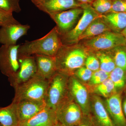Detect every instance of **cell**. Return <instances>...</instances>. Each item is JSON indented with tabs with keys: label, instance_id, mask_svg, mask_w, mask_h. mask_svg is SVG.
Instances as JSON below:
<instances>
[{
	"label": "cell",
	"instance_id": "cell-1",
	"mask_svg": "<svg viewBox=\"0 0 126 126\" xmlns=\"http://www.w3.org/2000/svg\"><path fill=\"white\" fill-rule=\"evenodd\" d=\"M88 51L83 46L77 44L63 45L55 56L57 71L70 76L75 70L82 67Z\"/></svg>",
	"mask_w": 126,
	"mask_h": 126
},
{
	"label": "cell",
	"instance_id": "cell-2",
	"mask_svg": "<svg viewBox=\"0 0 126 126\" xmlns=\"http://www.w3.org/2000/svg\"><path fill=\"white\" fill-rule=\"evenodd\" d=\"M62 45L60 35L55 26L42 38L32 41H26L20 45L18 55H43L55 57Z\"/></svg>",
	"mask_w": 126,
	"mask_h": 126
},
{
	"label": "cell",
	"instance_id": "cell-3",
	"mask_svg": "<svg viewBox=\"0 0 126 126\" xmlns=\"http://www.w3.org/2000/svg\"><path fill=\"white\" fill-rule=\"evenodd\" d=\"M48 83L49 79L35 75L15 89V93L12 102L24 99L45 101Z\"/></svg>",
	"mask_w": 126,
	"mask_h": 126
},
{
	"label": "cell",
	"instance_id": "cell-4",
	"mask_svg": "<svg viewBox=\"0 0 126 126\" xmlns=\"http://www.w3.org/2000/svg\"><path fill=\"white\" fill-rule=\"evenodd\" d=\"M69 76L56 71L49 79L46 96V107L56 110L68 96V83Z\"/></svg>",
	"mask_w": 126,
	"mask_h": 126
},
{
	"label": "cell",
	"instance_id": "cell-5",
	"mask_svg": "<svg viewBox=\"0 0 126 126\" xmlns=\"http://www.w3.org/2000/svg\"><path fill=\"white\" fill-rule=\"evenodd\" d=\"M81 7L83 12L79 22L70 31L60 36L63 45L78 44V39L81 34L93 21L101 15L94 10L91 4H82Z\"/></svg>",
	"mask_w": 126,
	"mask_h": 126
},
{
	"label": "cell",
	"instance_id": "cell-6",
	"mask_svg": "<svg viewBox=\"0 0 126 126\" xmlns=\"http://www.w3.org/2000/svg\"><path fill=\"white\" fill-rule=\"evenodd\" d=\"M126 44V39L121 33L109 31L84 41L82 46L88 51H103Z\"/></svg>",
	"mask_w": 126,
	"mask_h": 126
},
{
	"label": "cell",
	"instance_id": "cell-7",
	"mask_svg": "<svg viewBox=\"0 0 126 126\" xmlns=\"http://www.w3.org/2000/svg\"><path fill=\"white\" fill-rule=\"evenodd\" d=\"M58 122L64 126H75L83 119V113L78 104L68 96L56 111Z\"/></svg>",
	"mask_w": 126,
	"mask_h": 126
},
{
	"label": "cell",
	"instance_id": "cell-8",
	"mask_svg": "<svg viewBox=\"0 0 126 126\" xmlns=\"http://www.w3.org/2000/svg\"><path fill=\"white\" fill-rule=\"evenodd\" d=\"M20 45H2L0 47V70L8 78L14 77L19 69L18 49Z\"/></svg>",
	"mask_w": 126,
	"mask_h": 126
},
{
	"label": "cell",
	"instance_id": "cell-9",
	"mask_svg": "<svg viewBox=\"0 0 126 126\" xmlns=\"http://www.w3.org/2000/svg\"><path fill=\"white\" fill-rule=\"evenodd\" d=\"M20 63L18 72L12 78H8L11 86L14 89L29 81L36 73V67L34 55H18Z\"/></svg>",
	"mask_w": 126,
	"mask_h": 126
},
{
	"label": "cell",
	"instance_id": "cell-10",
	"mask_svg": "<svg viewBox=\"0 0 126 126\" xmlns=\"http://www.w3.org/2000/svg\"><path fill=\"white\" fill-rule=\"evenodd\" d=\"M83 10L81 7L69 9L65 11L50 14L54 21L59 33L61 35L67 33L74 27Z\"/></svg>",
	"mask_w": 126,
	"mask_h": 126
},
{
	"label": "cell",
	"instance_id": "cell-11",
	"mask_svg": "<svg viewBox=\"0 0 126 126\" xmlns=\"http://www.w3.org/2000/svg\"><path fill=\"white\" fill-rule=\"evenodd\" d=\"M68 94L77 103L82 111L84 116H90L87 90L83 85L74 77H69Z\"/></svg>",
	"mask_w": 126,
	"mask_h": 126
},
{
	"label": "cell",
	"instance_id": "cell-12",
	"mask_svg": "<svg viewBox=\"0 0 126 126\" xmlns=\"http://www.w3.org/2000/svg\"><path fill=\"white\" fill-rule=\"evenodd\" d=\"M30 28L28 25L10 24L1 26L0 29V43L2 45H16L21 37L25 35Z\"/></svg>",
	"mask_w": 126,
	"mask_h": 126
},
{
	"label": "cell",
	"instance_id": "cell-13",
	"mask_svg": "<svg viewBox=\"0 0 126 126\" xmlns=\"http://www.w3.org/2000/svg\"><path fill=\"white\" fill-rule=\"evenodd\" d=\"M14 103L16 104L19 123L31 119L46 107L45 101L24 99Z\"/></svg>",
	"mask_w": 126,
	"mask_h": 126
},
{
	"label": "cell",
	"instance_id": "cell-14",
	"mask_svg": "<svg viewBox=\"0 0 126 126\" xmlns=\"http://www.w3.org/2000/svg\"><path fill=\"white\" fill-rule=\"evenodd\" d=\"M106 109L115 126H126L120 94H112L106 100Z\"/></svg>",
	"mask_w": 126,
	"mask_h": 126
},
{
	"label": "cell",
	"instance_id": "cell-15",
	"mask_svg": "<svg viewBox=\"0 0 126 126\" xmlns=\"http://www.w3.org/2000/svg\"><path fill=\"white\" fill-rule=\"evenodd\" d=\"M81 4L76 0H47L35 6L49 15L69 9L81 7Z\"/></svg>",
	"mask_w": 126,
	"mask_h": 126
},
{
	"label": "cell",
	"instance_id": "cell-16",
	"mask_svg": "<svg viewBox=\"0 0 126 126\" xmlns=\"http://www.w3.org/2000/svg\"><path fill=\"white\" fill-rule=\"evenodd\" d=\"M93 100V115L90 117L95 126H115L101 99L94 96Z\"/></svg>",
	"mask_w": 126,
	"mask_h": 126
},
{
	"label": "cell",
	"instance_id": "cell-17",
	"mask_svg": "<svg viewBox=\"0 0 126 126\" xmlns=\"http://www.w3.org/2000/svg\"><path fill=\"white\" fill-rule=\"evenodd\" d=\"M34 56L36 63V74L49 79L57 71L55 57L43 55Z\"/></svg>",
	"mask_w": 126,
	"mask_h": 126
},
{
	"label": "cell",
	"instance_id": "cell-18",
	"mask_svg": "<svg viewBox=\"0 0 126 126\" xmlns=\"http://www.w3.org/2000/svg\"><path fill=\"white\" fill-rule=\"evenodd\" d=\"M56 111L46 107L42 111L26 121L20 123L19 126H54L58 122Z\"/></svg>",
	"mask_w": 126,
	"mask_h": 126
},
{
	"label": "cell",
	"instance_id": "cell-19",
	"mask_svg": "<svg viewBox=\"0 0 126 126\" xmlns=\"http://www.w3.org/2000/svg\"><path fill=\"white\" fill-rule=\"evenodd\" d=\"M111 29L105 23L101 15L93 21L78 39V43L98 36L106 32L111 31Z\"/></svg>",
	"mask_w": 126,
	"mask_h": 126
},
{
	"label": "cell",
	"instance_id": "cell-20",
	"mask_svg": "<svg viewBox=\"0 0 126 126\" xmlns=\"http://www.w3.org/2000/svg\"><path fill=\"white\" fill-rule=\"evenodd\" d=\"M101 17L111 30L121 32L126 27V13L109 12Z\"/></svg>",
	"mask_w": 126,
	"mask_h": 126
},
{
	"label": "cell",
	"instance_id": "cell-21",
	"mask_svg": "<svg viewBox=\"0 0 126 126\" xmlns=\"http://www.w3.org/2000/svg\"><path fill=\"white\" fill-rule=\"evenodd\" d=\"M0 123L4 126H16L19 124L15 103L12 102L5 107H0Z\"/></svg>",
	"mask_w": 126,
	"mask_h": 126
},
{
	"label": "cell",
	"instance_id": "cell-22",
	"mask_svg": "<svg viewBox=\"0 0 126 126\" xmlns=\"http://www.w3.org/2000/svg\"><path fill=\"white\" fill-rule=\"evenodd\" d=\"M96 57L100 63V69L110 74L116 67L114 60L103 51L97 52Z\"/></svg>",
	"mask_w": 126,
	"mask_h": 126
},
{
	"label": "cell",
	"instance_id": "cell-23",
	"mask_svg": "<svg viewBox=\"0 0 126 126\" xmlns=\"http://www.w3.org/2000/svg\"><path fill=\"white\" fill-rule=\"evenodd\" d=\"M109 78L114 84L115 88L121 89L126 84V73L119 67H116L109 74Z\"/></svg>",
	"mask_w": 126,
	"mask_h": 126
},
{
	"label": "cell",
	"instance_id": "cell-24",
	"mask_svg": "<svg viewBox=\"0 0 126 126\" xmlns=\"http://www.w3.org/2000/svg\"><path fill=\"white\" fill-rule=\"evenodd\" d=\"M122 46L114 48L115 50L113 59L116 67L122 69L126 73V50L122 48Z\"/></svg>",
	"mask_w": 126,
	"mask_h": 126
},
{
	"label": "cell",
	"instance_id": "cell-25",
	"mask_svg": "<svg viewBox=\"0 0 126 126\" xmlns=\"http://www.w3.org/2000/svg\"><path fill=\"white\" fill-rule=\"evenodd\" d=\"M20 0H0V10L7 12L19 13L21 11Z\"/></svg>",
	"mask_w": 126,
	"mask_h": 126
},
{
	"label": "cell",
	"instance_id": "cell-26",
	"mask_svg": "<svg viewBox=\"0 0 126 126\" xmlns=\"http://www.w3.org/2000/svg\"><path fill=\"white\" fill-rule=\"evenodd\" d=\"M112 3V0H94L91 5L98 14L102 15L109 12Z\"/></svg>",
	"mask_w": 126,
	"mask_h": 126
},
{
	"label": "cell",
	"instance_id": "cell-27",
	"mask_svg": "<svg viewBox=\"0 0 126 126\" xmlns=\"http://www.w3.org/2000/svg\"><path fill=\"white\" fill-rule=\"evenodd\" d=\"M97 92L104 97H108L116 90L114 84L109 78L98 85Z\"/></svg>",
	"mask_w": 126,
	"mask_h": 126
},
{
	"label": "cell",
	"instance_id": "cell-28",
	"mask_svg": "<svg viewBox=\"0 0 126 126\" xmlns=\"http://www.w3.org/2000/svg\"><path fill=\"white\" fill-rule=\"evenodd\" d=\"M109 74L99 69L93 73L90 79V84L92 85H98L109 78Z\"/></svg>",
	"mask_w": 126,
	"mask_h": 126
},
{
	"label": "cell",
	"instance_id": "cell-29",
	"mask_svg": "<svg viewBox=\"0 0 126 126\" xmlns=\"http://www.w3.org/2000/svg\"><path fill=\"white\" fill-rule=\"evenodd\" d=\"M11 12L0 10V26L9 24L20 23L14 18Z\"/></svg>",
	"mask_w": 126,
	"mask_h": 126
},
{
	"label": "cell",
	"instance_id": "cell-30",
	"mask_svg": "<svg viewBox=\"0 0 126 126\" xmlns=\"http://www.w3.org/2000/svg\"><path fill=\"white\" fill-rule=\"evenodd\" d=\"M109 12L126 13V1L112 0L111 7Z\"/></svg>",
	"mask_w": 126,
	"mask_h": 126
},
{
	"label": "cell",
	"instance_id": "cell-31",
	"mask_svg": "<svg viewBox=\"0 0 126 126\" xmlns=\"http://www.w3.org/2000/svg\"><path fill=\"white\" fill-rule=\"evenodd\" d=\"M86 67L92 71H97L99 69L100 63L96 57L93 55L88 56L85 63Z\"/></svg>",
	"mask_w": 126,
	"mask_h": 126
},
{
	"label": "cell",
	"instance_id": "cell-32",
	"mask_svg": "<svg viewBox=\"0 0 126 126\" xmlns=\"http://www.w3.org/2000/svg\"><path fill=\"white\" fill-rule=\"evenodd\" d=\"M93 73L92 71L86 67H81L77 69L75 74L83 81H87L90 80Z\"/></svg>",
	"mask_w": 126,
	"mask_h": 126
},
{
	"label": "cell",
	"instance_id": "cell-33",
	"mask_svg": "<svg viewBox=\"0 0 126 126\" xmlns=\"http://www.w3.org/2000/svg\"><path fill=\"white\" fill-rule=\"evenodd\" d=\"M75 126H95L91 120L90 116H84L82 121L78 125Z\"/></svg>",
	"mask_w": 126,
	"mask_h": 126
},
{
	"label": "cell",
	"instance_id": "cell-34",
	"mask_svg": "<svg viewBox=\"0 0 126 126\" xmlns=\"http://www.w3.org/2000/svg\"><path fill=\"white\" fill-rule=\"evenodd\" d=\"M122 107L124 116L126 118V97H125L123 102L122 103Z\"/></svg>",
	"mask_w": 126,
	"mask_h": 126
},
{
	"label": "cell",
	"instance_id": "cell-35",
	"mask_svg": "<svg viewBox=\"0 0 126 126\" xmlns=\"http://www.w3.org/2000/svg\"><path fill=\"white\" fill-rule=\"evenodd\" d=\"M81 4H92L94 0H76Z\"/></svg>",
	"mask_w": 126,
	"mask_h": 126
},
{
	"label": "cell",
	"instance_id": "cell-36",
	"mask_svg": "<svg viewBox=\"0 0 126 126\" xmlns=\"http://www.w3.org/2000/svg\"><path fill=\"white\" fill-rule=\"evenodd\" d=\"M46 0H31L32 2L35 6L38 4H39L41 2H44V1Z\"/></svg>",
	"mask_w": 126,
	"mask_h": 126
},
{
	"label": "cell",
	"instance_id": "cell-37",
	"mask_svg": "<svg viewBox=\"0 0 126 126\" xmlns=\"http://www.w3.org/2000/svg\"><path fill=\"white\" fill-rule=\"evenodd\" d=\"M121 33L124 36V37L126 39V27L121 32Z\"/></svg>",
	"mask_w": 126,
	"mask_h": 126
},
{
	"label": "cell",
	"instance_id": "cell-38",
	"mask_svg": "<svg viewBox=\"0 0 126 126\" xmlns=\"http://www.w3.org/2000/svg\"><path fill=\"white\" fill-rule=\"evenodd\" d=\"M54 126H64L62 124H61L59 122H58L55 124V125Z\"/></svg>",
	"mask_w": 126,
	"mask_h": 126
},
{
	"label": "cell",
	"instance_id": "cell-39",
	"mask_svg": "<svg viewBox=\"0 0 126 126\" xmlns=\"http://www.w3.org/2000/svg\"><path fill=\"white\" fill-rule=\"evenodd\" d=\"M0 126H4L3 125H2L0 123Z\"/></svg>",
	"mask_w": 126,
	"mask_h": 126
},
{
	"label": "cell",
	"instance_id": "cell-40",
	"mask_svg": "<svg viewBox=\"0 0 126 126\" xmlns=\"http://www.w3.org/2000/svg\"></svg>",
	"mask_w": 126,
	"mask_h": 126
},
{
	"label": "cell",
	"instance_id": "cell-41",
	"mask_svg": "<svg viewBox=\"0 0 126 126\" xmlns=\"http://www.w3.org/2000/svg\"><path fill=\"white\" fill-rule=\"evenodd\" d=\"M19 126V125H18V126Z\"/></svg>",
	"mask_w": 126,
	"mask_h": 126
},
{
	"label": "cell",
	"instance_id": "cell-42",
	"mask_svg": "<svg viewBox=\"0 0 126 126\" xmlns=\"http://www.w3.org/2000/svg\"></svg>",
	"mask_w": 126,
	"mask_h": 126
}]
</instances>
